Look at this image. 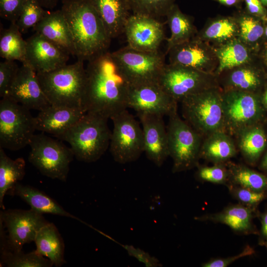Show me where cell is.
<instances>
[{
  "label": "cell",
  "mask_w": 267,
  "mask_h": 267,
  "mask_svg": "<svg viewBox=\"0 0 267 267\" xmlns=\"http://www.w3.org/2000/svg\"><path fill=\"white\" fill-rule=\"evenodd\" d=\"M43 215L32 209L1 210L0 221L8 234L6 246L0 253L22 250L24 244L34 242L40 229L49 222Z\"/></svg>",
  "instance_id": "13"
},
{
  "label": "cell",
  "mask_w": 267,
  "mask_h": 267,
  "mask_svg": "<svg viewBox=\"0 0 267 267\" xmlns=\"http://www.w3.org/2000/svg\"><path fill=\"white\" fill-rule=\"evenodd\" d=\"M260 167L261 169L267 172V153L264 157L261 163Z\"/></svg>",
  "instance_id": "49"
},
{
  "label": "cell",
  "mask_w": 267,
  "mask_h": 267,
  "mask_svg": "<svg viewBox=\"0 0 267 267\" xmlns=\"http://www.w3.org/2000/svg\"><path fill=\"white\" fill-rule=\"evenodd\" d=\"M26 163L23 158L13 160L0 147V207L4 210V196L25 175Z\"/></svg>",
  "instance_id": "31"
},
{
  "label": "cell",
  "mask_w": 267,
  "mask_h": 267,
  "mask_svg": "<svg viewBox=\"0 0 267 267\" xmlns=\"http://www.w3.org/2000/svg\"><path fill=\"white\" fill-rule=\"evenodd\" d=\"M266 58H267V52H266Z\"/></svg>",
  "instance_id": "54"
},
{
  "label": "cell",
  "mask_w": 267,
  "mask_h": 267,
  "mask_svg": "<svg viewBox=\"0 0 267 267\" xmlns=\"http://www.w3.org/2000/svg\"><path fill=\"white\" fill-rule=\"evenodd\" d=\"M43 7L52 9L57 4L59 0H36Z\"/></svg>",
  "instance_id": "48"
},
{
  "label": "cell",
  "mask_w": 267,
  "mask_h": 267,
  "mask_svg": "<svg viewBox=\"0 0 267 267\" xmlns=\"http://www.w3.org/2000/svg\"><path fill=\"white\" fill-rule=\"evenodd\" d=\"M7 194L18 196L30 206V209L42 214L66 217L88 224L65 210L54 199L35 187L18 182Z\"/></svg>",
  "instance_id": "24"
},
{
  "label": "cell",
  "mask_w": 267,
  "mask_h": 267,
  "mask_svg": "<svg viewBox=\"0 0 267 267\" xmlns=\"http://www.w3.org/2000/svg\"><path fill=\"white\" fill-rule=\"evenodd\" d=\"M84 107L107 119L127 109L130 84L107 51L88 61Z\"/></svg>",
  "instance_id": "1"
},
{
  "label": "cell",
  "mask_w": 267,
  "mask_h": 267,
  "mask_svg": "<svg viewBox=\"0 0 267 267\" xmlns=\"http://www.w3.org/2000/svg\"><path fill=\"white\" fill-rule=\"evenodd\" d=\"M111 54L131 85L158 83L166 65L159 50L144 51L127 45Z\"/></svg>",
  "instance_id": "9"
},
{
  "label": "cell",
  "mask_w": 267,
  "mask_h": 267,
  "mask_svg": "<svg viewBox=\"0 0 267 267\" xmlns=\"http://www.w3.org/2000/svg\"><path fill=\"white\" fill-rule=\"evenodd\" d=\"M234 137L236 146L244 160L249 164L255 163L267 145L264 131L256 125L243 130Z\"/></svg>",
  "instance_id": "29"
},
{
  "label": "cell",
  "mask_w": 267,
  "mask_h": 267,
  "mask_svg": "<svg viewBox=\"0 0 267 267\" xmlns=\"http://www.w3.org/2000/svg\"><path fill=\"white\" fill-rule=\"evenodd\" d=\"M255 209L240 203L229 205L220 212L195 217L199 221H209L224 224L234 232L241 234H256L253 223Z\"/></svg>",
  "instance_id": "21"
},
{
  "label": "cell",
  "mask_w": 267,
  "mask_h": 267,
  "mask_svg": "<svg viewBox=\"0 0 267 267\" xmlns=\"http://www.w3.org/2000/svg\"><path fill=\"white\" fill-rule=\"evenodd\" d=\"M26 0H0V16L10 23H16Z\"/></svg>",
  "instance_id": "42"
},
{
  "label": "cell",
  "mask_w": 267,
  "mask_h": 267,
  "mask_svg": "<svg viewBox=\"0 0 267 267\" xmlns=\"http://www.w3.org/2000/svg\"><path fill=\"white\" fill-rule=\"evenodd\" d=\"M158 84L178 102L208 89L219 86L214 74L170 63L166 64Z\"/></svg>",
  "instance_id": "12"
},
{
  "label": "cell",
  "mask_w": 267,
  "mask_h": 267,
  "mask_svg": "<svg viewBox=\"0 0 267 267\" xmlns=\"http://www.w3.org/2000/svg\"><path fill=\"white\" fill-rule=\"evenodd\" d=\"M180 102L184 120L203 138L224 131L222 89L220 86L189 96Z\"/></svg>",
  "instance_id": "5"
},
{
  "label": "cell",
  "mask_w": 267,
  "mask_h": 267,
  "mask_svg": "<svg viewBox=\"0 0 267 267\" xmlns=\"http://www.w3.org/2000/svg\"><path fill=\"white\" fill-rule=\"evenodd\" d=\"M86 113L82 108L50 105L35 117L37 131L56 137L76 124Z\"/></svg>",
  "instance_id": "20"
},
{
  "label": "cell",
  "mask_w": 267,
  "mask_h": 267,
  "mask_svg": "<svg viewBox=\"0 0 267 267\" xmlns=\"http://www.w3.org/2000/svg\"><path fill=\"white\" fill-rule=\"evenodd\" d=\"M244 1L248 14L256 16L266 15V9L260 0H244Z\"/></svg>",
  "instance_id": "45"
},
{
  "label": "cell",
  "mask_w": 267,
  "mask_h": 267,
  "mask_svg": "<svg viewBox=\"0 0 267 267\" xmlns=\"http://www.w3.org/2000/svg\"><path fill=\"white\" fill-rule=\"evenodd\" d=\"M168 116V146L173 162L172 172L178 173L197 167L203 137L180 118L177 110Z\"/></svg>",
  "instance_id": "6"
},
{
  "label": "cell",
  "mask_w": 267,
  "mask_h": 267,
  "mask_svg": "<svg viewBox=\"0 0 267 267\" xmlns=\"http://www.w3.org/2000/svg\"><path fill=\"white\" fill-rule=\"evenodd\" d=\"M37 74L51 105L82 108L85 111L84 98L86 75L84 61L78 59L74 63Z\"/></svg>",
  "instance_id": "4"
},
{
  "label": "cell",
  "mask_w": 267,
  "mask_h": 267,
  "mask_svg": "<svg viewBox=\"0 0 267 267\" xmlns=\"http://www.w3.org/2000/svg\"><path fill=\"white\" fill-rule=\"evenodd\" d=\"M61 11L70 31L78 60L89 61L108 51L111 39L91 0H65Z\"/></svg>",
  "instance_id": "2"
},
{
  "label": "cell",
  "mask_w": 267,
  "mask_h": 267,
  "mask_svg": "<svg viewBox=\"0 0 267 267\" xmlns=\"http://www.w3.org/2000/svg\"><path fill=\"white\" fill-rule=\"evenodd\" d=\"M220 4L226 6H240L244 0H213Z\"/></svg>",
  "instance_id": "47"
},
{
  "label": "cell",
  "mask_w": 267,
  "mask_h": 267,
  "mask_svg": "<svg viewBox=\"0 0 267 267\" xmlns=\"http://www.w3.org/2000/svg\"><path fill=\"white\" fill-rule=\"evenodd\" d=\"M170 64L214 74L218 61L214 47L198 38L174 46L166 53Z\"/></svg>",
  "instance_id": "15"
},
{
  "label": "cell",
  "mask_w": 267,
  "mask_h": 267,
  "mask_svg": "<svg viewBox=\"0 0 267 267\" xmlns=\"http://www.w3.org/2000/svg\"><path fill=\"white\" fill-rule=\"evenodd\" d=\"M123 247L129 256L135 258L139 262L144 264L146 267H158L162 266V264L157 258L151 256L149 253L139 248L128 245H124Z\"/></svg>",
  "instance_id": "44"
},
{
  "label": "cell",
  "mask_w": 267,
  "mask_h": 267,
  "mask_svg": "<svg viewBox=\"0 0 267 267\" xmlns=\"http://www.w3.org/2000/svg\"><path fill=\"white\" fill-rule=\"evenodd\" d=\"M110 119L113 128L109 147L114 160L120 164L136 161L144 152L143 132L140 124L127 109Z\"/></svg>",
  "instance_id": "11"
},
{
  "label": "cell",
  "mask_w": 267,
  "mask_h": 267,
  "mask_svg": "<svg viewBox=\"0 0 267 267\" xmlns=\"http://www.w3.org/2000/svg\"><path fill=\"white\" fill-rule=\"evenodd\" d=\"M133 14L157 18L166 16L176 0H128Z\"/></svg>",
  "instance_id": "36"
},
{
  "label": "cell",
  "mask_w": 267,
  "mask_h": 267,
  "mask_svg": "<svg viewBox=\"0 0 267 267\" xmlns=\"http://www.w3.org/2000/svg\"><path fill=\"white\" fill-rule=\"evenodd\" d=\"M106 30L112 40L124 34L131 15L128 0H91Z\"/></svg>",
  "instance_id": "23"
},
{
  "label": "cell",
  "mask_w": 267,
  "mask_h": 267,
  "mask_svg": "<svg viewBox=\"0 0 267 267\" xmlns=\"http://www.w3.org/2000/svg\"><path fill=\"white\" fill-rule=\"evenodd\" d=\"M128 45L135 49L148 52L159 50L166 39L163 24L157 18L133 14L125 26Z\"/></svg>",
  "instance_id": "16"
},
{
  "label": "cell",
  "mask_w": 267,
  "mask_h": 267,
  "mask_svg": "<svg viewBox=\"0 0 267 267\" xmlns=\"http://www.w3.org/2000/svg\"><path fill=\"white\" fill-rule=\"evenodd\" d=\"M227 185H235L256 191H267V177L245 165L227 162Z\"/></svg>",
  "instance_id": "33"
},
{
  "label": "cell",
  "mask_w": 267,
  "mask_h": 267,
  "mask_svg": "<svg viewBox=\"0 0 267 267\" xmlns=\"http://www.w3.org/2000/svg\"><path fill=\"white\" fill-rule=\"evenodd\" d=\"M107 118L86 112L73 126L57 138L68 142L80 161H97L110 145L111 131Z\"/></svg>",
  "instance_id": "3"
},
{
  "label": "cell",
  "mask_w": 267,
  "mask_h": 267,
  "mask_svg": "<svg viewBox=\"0 0 267 267\" xmlns=\"http://www.w3.org/2000/svg\"><path fill=\"white\" fill-rule=\"evenodd\" d=\"M143 132L144 152L147 158L161 167L169 156L167 127L163 116L153 114L136 113Z\"/></svg>",
  "instance_id": "19"
},
{
  "label": "cell",
  "mask_w": 267,
  "mask_h": 267,
  "mask_svg": "<svg viewBox=\"0 0 267 267\" xmlns=\"http://www.w3.org/2000/svg\"><path fill=\"white\" fill-rule=\"evenodd\" d=\"M265 33L266 36L267 37V27L265 29Z\"/></svg>",
  "instance_id": "52"
},
{
  "label": "cell",
  "mask_w": 267,
  "mask_h": 267,
  "mask_svg": "<svg viewBox=\"0 0 267 267\" xmlns=\"http://www.w3.org/2000/svg\"><path fill=\"white\" fill-rule=\"evenodd\" d=\"M263 103L264 106L267 108V89H266L263 97Z\"/></svg>",
  "instance_id": "50"
},
{
  "label": "cell",
  "mask_w": 267,
  "mask_h": 267,
  "mask_svg": "<svg viewBox=\"0 0 267 267\" xmlns=\"http://www.w3.org/2000/svg\"><path fill=\"white\" fill-rule=\"evenodd\" d=\"M36 0H26L16 24L22 33L33 28L47 13Z\"/></svg>",
  "instance_id": "37"
},
{
  "label": "cell",
  "mask_w": 267,
  "mask_h": 267,
  "mask_svg": "<svg viewBox=\"0 0 267 267\" xmlns=\"http://www.w3.org/2000/svg\"><path fill=\"white\" fill-rule=\"evenodd\" d=\"M214 48L218 61L215 72L217 77L226 71L248 64L251 59L247 44L239 38Z\"/></svg>",
  "instance_id": "27"
},
{
  "label": "cell",
  "mask_w": 267,
  "mask_h": 267,
  "mask_svg": "<svg viewBox=\"0 0 267 267\" xmlns=\"http://www.w3.org/2000/svg\"><path fill=\"white\" fill-rule=\"evenodd\" d=\"M28 160L44 176L66 182L74 155L70 147L44 133L35 134Z\"/></svg>",
  "instance_id": "7"
},
{
  "label": "cell",
  "mask_w": 267,
  "mask_h": 267,
  "mask_svg": "<svg viewBox=\"0 0 267 267\" xmlns=\"http://www.w3.org/2000/svg\"><path fill=\"white\" fill-rule=\"evenodd\" d=\"M254 250L250 245H246L243 250L237 255L227 258H212L202 265L203 267H226L240 258L251 256Z\"/></svg>",
  "instance_id": "43"
},
{
  "label": "cell",
  "mask_w": 267,
  "mask_h": 267,
  "mask_svg": "<svg viewBox=\"0 0 267 267\" xmlns=\"http://www.w3.org/2000/svg\"><path fill=\"white\" fill-rule=\"evenodd\" d=\"M171 30V36L167 39V53L175 45L188 41L197 34L192 18L183 13L175 3L166 15Z\"/></svg>",
  "instance_id": "28"
},
{
  "label": "cell",
  "mask_w": 267,
  "mask_h": 267,
  "mask_svg": "<svg viewBox=\"0 0 267 267\" xmlns=\"http://www.w3.org/2000/svg\"><path fill=\"white\" fill-rule=\"evenodd\" d=\"M36 250L49 259L53 266L59 267L66 263L65 244L56 226L49 222L39 231L34 241Z\"/></svg>",
  "instance_id": "26"
},
{
  "label": "cell",
  "mask_w": 267,
  "mask_h": 267,
  "mask_svg": "<svg viewBox=\"0 0 267 267\" xmlns=\"http://www.w3.org/2000/svg\"><path fill=\"white\" fill-rule=\"evenodd\" d=\"M226 163L215 164L212 166L199 164L197 167L195 178L200 181L226 186L228 182L229 173Z\"/></svg>",
  "instance_id": "39"
},
{
  "label": "cell",
  "mask_w": 267,
  "mask_h": 267,
  "mask_svg": "<svg viewBox=\"0 0 267 267\" xmlns=\"http://www.w3.org/2000/svg\"><path fill=\"white\" fill-rule=\"evenodd\" d=\"M237 153L233 137L224 131H217L203 138L200 157L215 164L226 163Z\"/></svg>",
  "instance_id": "25"
},
{
  "label": "cell",
  "mask_w": 267,
  "mask_h": 267,
  "mask_svg": "<svg viewBox=\"0 0 267 267\" xmlns=\"http://www.w3.org/2000/svg\"><path fill=\"white\" fill-rule=\"evenodd\" d=\"M0 266L8 267H51L52 262L36 250L28 253L22 250L0 253Z\"/></svg>",
  "instance_id": "35"
},
{
  "label": "cell",
  "mask_w": 267,
  "mask_h": 267,
  "mask_svg": "<svg viewBox=\"0 0 267 267\" xmlns=\"http://www.w3.org/2000/svg\"><path fill=\"white\" fill-rule=\"evenodd\" d=\"M127 106L136 113L153 114L164 117L177 110L178 102L158 83H150L130 86Z\"/></svg>",
  "instance_id": "14"
},
{
  "label": "cell",
  "mask_w": 267,
  "mask_h": 267,
  "mask_svg": "<svg viewBox=\"0 0 267 267\" xmlns=\"http://www.w3.org/2000/svg\"><path fill=\"white\" fill-rule=\"evenodd\" d=\"M6 96L30 110L40 111L50 105L42 89L37 73L24 63L19 67Z\"/></svg>",
  "instance_id": "18"
},
{
  "label": "cell",
  "mask_w": 267,
  "mask_h": 267,
  "mask_svg": "<svg viewBox=\"0 0 267 267\" xmlns=\"http://www.w3.org/2000/svg\"><path fill=\"white\" fill-rule=\"evenodd\" d=\"M26 41L22 36L16 23L0 30V56L5 60H17L22 63L25 59Z\"/></svg>",
  "instance_id": "34"
},
{
  "label": "cell",
  "mask_w": 267,
  "mask_h": 267,
  "mask_svg": "<svg viewBox=\"0 0 267 267\" xmlns=\"http://www.w3.org/2000/svg\"><path fill=\"white\" fill-rule=\"evenodd\" d=\"M236 18L239 28V38L246 44L257 42L263 35V27L251 15L241 13Z\"/></svg>",
  "instance_id": "38"
},
{
  "label": "cell",
  "mask_w": 267,
  "mask_h": 267,
  "mask_svg": "<svg viewBox=\"0 0 267 267\" xmlns=\"http://www.w3.org/2000/svg\"><path fill=\"white\" fill-rule=\"evenodd\" d=\"M33 29L45 39L57 44L70 55L76 56L72 35L61 9L48 11Z\"/></svg>",
  "instance_id": "22"
},
{
  "label": "cell",
  "mask_w": 267,
  "mask_h": 267,
  "mask_svg": "<svg viewBox=\"0 0 267 267\" xmlns=\"http://www.w3.org/2000/svg\"><path fill=\"white\" fill-rule=\"evenodd\" d=\"M226 186L230 194L239 203L254 209L267 197V191H256L233 185Z\"/></svg>",
  "instance_id": "40"
},
{
  "label": "cell",
  "mask_w": 267,
  "mask_h": 267,
  "mask_svg": "<svg viewBox=\"0 0 267 267\" xmlns=\"http://www.w3.org/2000/svg\"><path fill=\"white\" fill-rule=\"evenodd\" d=\"M36 131L30 109L7 96L0 101V147L17 151L29 145Z\"/></svg>",
  "instance_id": "8"
},
{
  "label": "cell",
  "mask_w": 267,
  "mask_h": 267,
  "mask_svg": "<svg viewBox=\"0 0 267 267\" xmlns=\"http://www.w3.org/2000/svg\"><path fill=\"white\" fill-rule=\"evenodd\" d=\"M24 64L36 73L54 70L67 64L70 55L64 49L35 33L26 40Z\"/></svg>",
  "instance_id": "17"
},
{
  "label": "cell",
  "mask_w": 267,
  "mask_h": 267,
  "mask_svg": "<svg viewBox=\"0 0 267 267\" xmlns=\"http://www.w3.org/2000/svg\"><path fill=\"white\" fill-rule=\"evenodd\" d=\"M19 67L14 60H5L0 63V96L7 95Z\"/></svg>",
  "instance_id": "41"
},
{
  "label": "cell",
  "mask_w": 267,
  "mask_h": 267,
  "mask_svg": "<svg viewBox=\"0 0 267 267\" xmlns=\"http://www.w3.org/2000/svg\"><path fill=\"white\" fill-rule=\"evenodd\" d=\"M264 6H267V0H260Z\"/></svg>",
  "instance_id": "51"
},
{
  "label": "cell",
  "mask_w": 267,
  "mask_h": 267,
  "mask_svg": "<svg viewBox=\"0 0 267 267\" xmlns=\"http://www.w3.org/2000/svg\"><path fill=\"white\" fill-rule=\"evenodd\" d=\"M64 0H62V1H64Z\"/></svg>",
  "instance_id": "55"
},
{
  "label": "cell",
  "mask_w": 267,
  "mask_h": 267,
  "mask_svg": "<svg viewBox=\"0 0 267 267\" xmlns=\"http://www.w3.org/2000/svg\"><path fill=\"white\" fill-rule=\"evenodd\" d=\"M224 131L232 137L258 125L263 114L259 96L254 93L222 89Z\"/></svg>",
  "instance_id": "10"
},
{
  "label": "cell",
  "mask_w": 267,
  "mask_h": 267,
  "mask_svg": "<svg viewBox=\"0 0 267 267\" xmlns=\"http://www.w3.org/2000/svg\"><path fill=\"white\" fill-rule=\"evenodd\" d=\"M264 245L266 246V247H267V242L266 243H265Z\"/></svg>",
  "instance_id": "53"
},
{
  "label": "cell",
  "mask_w": 267,
  "mask_h": 267,
  "mask_svg": "<svg viewBox=\"0 0 267 267\" xmlns=\"http://www.w3.org/2000/svg\"><path fill=\"white\" fill-rule=\"evenodd\" d=\"M248 64L228 70L220 74L219 76H222V79L218 81V83L222 84V89L254 93L260 87L261 81L258 73Z\"/></svg>",
  "instance_id": "30"
},
{
  "label": "cell",
  "mask_w": 267,
  "mask_h": 267,
  "mask_svg": "<svg viewBox=\"0 0 267 267\" xmlns=\"http://www.w3.org/2000/svg\"><path fill=\"white\" fill-rule=\"evenodd\" d=\"M261 228L260 236V244L264 245L267 242V211L261 216Z\"/></svg>",
  "instance_id": "46"
},
{
  "label": "cell",
  "mask_w": 267,
  "mask_h": 267,
  "mask_svg": "<svg viewBox=\"0 0 267 267\" xmlns=\"http://www.w3.org/2000/svg\"><path fill=\"white\" fill-rule=\"evenodd\" d=\"M195 37L218 45L239 38V28L235 17H220L209 22Z\"/></svg>",
  "instance_id": "32"
}]
</instances>
